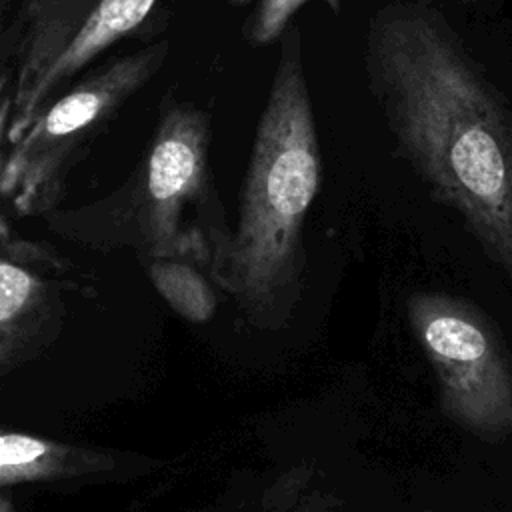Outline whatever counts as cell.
I'll return each instance as SVG.
<instances>
[{
	"mask_svg": "<svg viewBox=\"0 0 512 512\" xmlns=\"http://www.w3.org/2000/svg\"><path fill=\"white\" fill-rule=\"evenodd\" d=\"M94 4L96 0H22L20 32L46 48L58 46Z\"/></svg>",
	"mask_w": 512,
	"mask_h": 512,
	"instance_id": "10",
	"label": "cell"
},
{
	"mask_svg": "<svg viewBox=\"0 0 512 512\" xmlns=\"http://www.w3.org/2000/svg\"><path fill=\"white\" fill-rule=\"evenodd\" d=\"M46 248L10 234L2 220L0 258V372L34 356L58 332L62 300L52 278L36 266Z\"/></svg>",
	"mask_w": 512,
	"mask_h": 512,
	"instance_id": "7",
	"label": "cell"
},
{
	"mask_svg": "<svg viewBox=\"0 0 512 512\" xmlns=\"http://www.w3.org/2000/svg\"><path fill=\"white\" fill-rule=\"evenodd\" d=\"M406 310L444 416L486 442L512 436V362L492 320L444 292H414Z\"/></svg>",
	"mask_w": 512,
	"mask_h": 512,
	"instance_id": "4",
	"label": "cell"
},
{
	"mask_svg": "<svg viewBox=\"0 0 512 512\" xmlns=\"http://www.w3.org/2000/svg\"><path fill=\"white\" fill-rule=\"evenodd\" d=\"M168 52L170 42L156 40L90 70L4 146L0 190L20 216L46 212L60 200L82 148L154 78Z\"/></svg>",
	"mask_w": 512,
	"mask_h": 512,
	"instance_id": "3",
	"label": "cell"
},
{
	"mask_svg": "<svg viewBox=\"0 0 512 512\" xmlns=\"http://www.w3.org/2000/svg\"><path fill=\"white\" fill-rule=\"evenodd\" d=\"M210 114L192 102L170 104L128 182V208L144 240L146 254H192L210 258L206 232L182 226L184 210L210 190Z\"/></svg>",
	"mask_w": 512,
	"mask_h": 512,
	"instance_id": "5",
	"label": "cell"
},
{
	"mask_svg": "<svg viewBox=\"0 0 512 512\" xmlns=\"http://www.w3.org/2000/svg\"><path fill=\"white\" fill-rule=\"evenodd\" d=\"M0 512H14V508L10 506V500H8V498H2V506H0Z\"/></svg>",
	"mask_w": 512,
	"mask_h": 512,
	"instance_id": "12",
	"label": "cell"
},
{
	"mask_svg": "<svg viewBox=\"0 0 512 512\" xmlns=\"http://www.w3.org/2000/svg\"><path fill=\"white\" fill-rule=\"evenodd\" d=\"M240 2H244V0H240Z\"/></svg>",
	"mask_w": 512,
	"mask_h": 512,
	"instance_id": "13",
	"label": "cell"
},
{
	"mask_svg": "<svg viewBox=\"0 0 512 512\" xmlns=\"http://www.w3.org/2000/svg\"><path fill=\"white\" fill-rule=\"evenodd\" d=\"M322 180V154L298 26L280 36L270 92L256 124L238 224L210 236L208 268L258 326H278L300 294L302 228Z\"/></svg>",
	"mask_w": 512,
	"mask_h": 512,
	"instance_id": "2",
	"label": "cell"
},
{
	"mask_svg": "<svg viewBox=\"0 0 512 512\" xmlns=\"http://www.w3.org/2000/svg\"><path fill=\"white\" fill-rule=\"evenodd\" d=\"M310 0H260L244 34L252 44H268L284 34L290 18ZM332 12H340V0H324Z\"/></svg>",
	"mask_w": 512,
	"mask_h": 512,
	"instance_id": "11",
	"label": "cell"
},
{
	"mask_svg": "<svg viewBox=\"0 0 512 512\" xmlns=\"http://www.w3.org/2000/svg\"><path fill=\"white\" fill-rule=\"evenodd\" d=\"M196 262L202 260L192 254L156 256L148 262V276L162 300L180 318L202 324L214 316L218 298Z\"/></svg>",
	"mask_w": 512,
	"mask_h": 512,
	"instance_id": "9",
	"label": "cell"
},
{
	"mask_svg": "<svg viewBox=\"0 0 512 512\" xmlns=\"http://www.w3.org/2000/svg\"><path fill=\"white\" fill-rule=\"evenodd\" d=\"M370 90L400 152L512 280V114L442 14L380 8L366 34Z\"/></svg>",
	"mask_w": 512,
	"mask_h": 512,
	"instance_id": "1",
	"label": "cell"
},
{
	"mask_svg": "<svg viewBox=\"0 0 512 512\" xmlns=\"http://www.w3.org/2000/svg\"><path fill=\"white\" fill-rule=\"evenodd\" d=\"M158 0H96L62 46L2 102V142L12 144L30 122L108 46L134 32Z\"/></svg>",
	"mask_w": 512,
	"mask_h": 512,
	"instance_id": "6",
	"label": "cell"
},
{
	"mask_svg": "<svg viewBox=\"0 0 512 512\" xmlns=\"http://www.w3.org/2000/svg\"><path fill=\"white\" fill-rule=\"evenodd\" d=\"M112 466V454L102 450L72 446L24 432H4L0 436L2 488L96 474Z\"/></svg>",
	"mask_w": 512,
	"mask_h": 512,
	"instance_id": "8",
	"label": "cell"
}]
</instances>
